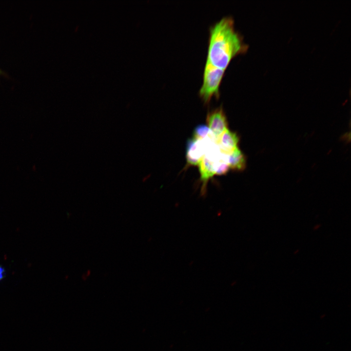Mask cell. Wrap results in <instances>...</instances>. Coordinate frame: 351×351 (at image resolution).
I'll list each match as a JSON object with an SVG mask.
<instances>
[{
    "mask_svg": "<svg viewBox=\"0 0 351 351\" xmlns=\"http://www.w3.org/2000/svg\"><path fill=\"white\" fill-rule=\"evenodd\" d=\"M5 275V270L4 267L0 265V282L2 281Z\"/></svg>",
    "mask_w": 351,
    "mask_h": 351,
    "instance_id": "obj_10",
    "label": "cell"
},
{
    "mask_svg": "<svg viewBox=\"0 0 351 351\" xmlns=\"http://www.w3.org/2000/svg\"><path fill=\"white\" fill-rule=\"evenodd\" d=\"M227 162L229 168L233 170L242 171L246 167L245 157L238 148L230 154Z\"/></svg>",
    "mask_w": 351,
    "mask_h": 351,
    "instance_id": "obj_7",
    "label": "cell"
},
{
    "mask_svg": "<svg viewBox=\"0 0 351 351\" xmlns=\"http://www.w3.org/2000/svg\"><path fill=\"white\" fill-rule=\"evenodd\" d=\"M225 70L214 66L207 61L204 66L202 84L199 90V96L205 104L212 97L219 98V87Z\"/></svg>",
    "mask_w": 351,
    "mask_h": 351,
    "instance_id": "obj_2",
    "label": "cell"
},
{
    "mask_svg": "<svg viewBox=\"0 0 351 351\" xmlns=\"http://www.w3.org/2000/svg\"><path fill=\"white\" fill-rule=\"evenodd\" d=\"M3 74V72L0 69V75Z\"/></svg>",
    "mask_w": 351,
    "mask_h": 351,
    "instance_id": "obj_11",
    "label": "cell"
},
{
    "mask_svg": "<svg viewBox=\"0 0 351 351\" xmlns=\"http://www.w3.org/2000/svg\"><path fill=\"white\" fill-rule=\"evenodd\" d=\"M238 141L239 138L237 134L228 129L224 132L217 139L219 148L222 152L228 154H231L238 148Z\"/></svg>",
    "mask_w": 351,
    "mask_h": 351,
    "instance_id": "obj_6",
    "label": "cell"
},
{
    "mask_svg": "<svg viewBox=\"0 0 351 351\" xmlns=\"http://www.w3.org/2000/svg\"><path fill=\"white\" fill-rule=\"evenodd\" d=\"M246 48L232 17H223L210 27L206 61L214 66L225 70L231 60Z\"/></svg>",
    "mask_w": 351,
    "mask_h": 351,
    "instance_id": "obj_1",
    "label": "cell"
},
{
    "mask_svg": "<svg viewBox=\"0 0 351 351\" xmlns=\"http://www.w3.org/2000/svg\"><path fill=\"white\" fill-rule=\"evenodd\" d=\"M204 148L199 142V140L193 137L188 140L187 145L186 157L188 164L198 165L204 155Z\"/></svg>",
    "mask_w": 351,
    "mask_h": 351,
    "instance_id": "obj_5",
    "label": "cell"
},
{
    "mask_svg": "<svg viewBox=\"0 0 351 351\" xmlns=\"http://www.w3.org/2000/svg\"><path fill=\"white\" fill-rule=\"evenodd\" d=\"M229 169L228 163L221 159L217 165L215 175H225L229 171Z\"/></svg>",
    "mask_w": 351,
    "mask_h": 351,
    "instance_id": "obj_9",
    "label": "cell"
},
{
    "mask_svg": "<svg viewBox=\"0 0 351 351\" xmlns=\"http://www.w3.org/2000/svg\"><path fill=\"white\" fill-rule=\"evenodd\" d=\"M211 131L208 126L205 125L197 126L194 131L193 138L200 140L207 136Z\"/></svg>",
    "mask_w": 351,
    "mask_h": 351,
    "instance_id": "obj_8",
    "label": "cell"
},
{
    "mask_svg": "<svg viewBox=\"0 0 351 351\" xmlns=\"http://www.w3.org/2000/svg\"><path fill=\"white\" fill-rule=\"evenodd\" d=\"M207 122L208 128L216 139L228 129L227 118L222 106L208 113Z\"/></svg>",
    "mask_w": 351,
    "mask_h": 351,
    "instance_id": "obj_3",
    "label": "cell"
},
{
    "mask_svg": "<svg viewBox=\"0 0 351 351\" xmlns=\"http://www.w3.org/2000/svg\"><path fill=\"white\" fill-rule=\"evenodd\" d=\"M218 161L210 159L207 156L204 155L200 159L198 166L200 175V179L202 182V187L201 190V195L203 196L206 193V185L208 181L215 174Z\"/></svg>",
    "mask_w": 351,
    "mask_h": 351,
    "instance_id": "obj_4",
    "label": "cell"
}]
</instances>
